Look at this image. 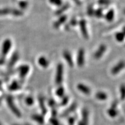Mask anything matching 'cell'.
<instances>
[{"mask_svg": "<svg viewBox=\"0 0 125 125\" xmlns=\"http://www.w3.org/2000/svg\"><path fill=\"white\" fill-rule=\"evenodd\" d=\"M23 12L21 9H12V8H4L0 9V16L12 15L16 17H20L23 15Z\"/></svg>", "mask_w": 125, "mask_h": 125, "instance_id": "cell-1", "label": "cell"}, {"mask_svg": "<svg viewBox=\"0 0 125 125\" xmlns=\"http://www.w3.org/2000/svg\"><path fill=\"white\" fill-rule=\"evenodd\" d=\"M64 67L62 63H59L57 65L55 76V82L57 85H60L63 80Z\"/></svg>", "mask_w": 125, "mask_h": 125, "instance_id": "cell-2", "label": "cell"}, {"mask_svg": "<svg viewBox=\"0 0 125 125\" xmlns=\"http://www.w3.org/2000/svg\"><path fill=\"white\" fill-rule=\"evenodd\" d=\"M76 64L79 67H82L85 64V51L83 48L78 50L76 55Z\"/></svg>", "mask_w": 125, "mask_h": 125, "instance_id": "cell-3", "label": "cell"}, {"mask_svg": "<svg viewBox=\"0 0 125 125\" xmlns=\"http://www.w3.org/2000/svg\"><path fill=\"white\" fill-rule=\"evenodd\" d=\"M12 46V41L10 39H6L4 41L2 45V49H1V53L2 57H5L10 52Z\"/></svg>", "mask_w": 125, "mask_h": 125, "instance_id": "cell-4", "label": "cell"}, {"mask_svg": "<svg viewBox=\"0 0 125 125\" xmlns=\"http://www.w3.org/2000/svg\"><path fill=\"white\" fill-rule=\"evenodd\" d=\"M78 24H79L81 34H82L83 37L85 40H88L89 38V32L87 29L86 21L83 19H82L79 20Z\"/></svg>", "mask_w": 125, "mask_h": 125, "instance_id": "cell-5", "label": "cell"}, {"mask_svg": "<svg viewBox=\"0 0 125 125\" xmlns=\"http://www.w3.org/2000/svg\"><path fill=\"white\" fill-rule=\"evenodd\" d=\"M7 100L8 104L9 107H10V108L11 109L12 111L13 112V113L15 114L16 116L19 117V118L21 117V112H20L19 109L16 107V106L15 104L13 103V98H12V97L11 96H9L7 97Z\"/></svg>", "mask_w": 125, "mask_h": 125, "instance_id": "cell-6", "label": "cell"}, {"mask_svg": "<svg viewBox=\"0 0 125 125\" xmlns=\"http://www.w3.org/2000/svg\"><path fill=\"white\" fill-rule=\"evenodd\" d=\"M107 49V46L105 44H104V43L101 44L94 53V58L96 60H98V59L101 58L105 53Z\"/></svg>", "mask_w": 125, "mask_h": 125, "instance_id": "cell-7", "label": "cell"}, {"mask_svg": "<svg viewBox=\"0 0 125 125\" xmlns=\"http://www.w3.org/2000/svg\"><path fill=\"white\" fill-rule=\"evenodd\" d=\"M30 70V66L29 65L22 64L20 65V66L18 67V70L20 78L24 79V78L27 75V74H29Z\"/></svg>", "mask_w": 125, "mask_h": 125, "instance_id": "cell-8", "label": "cell"}, {"mask_svg": "<svg viewBox=\"0 0 125 125\" xmlns=\"http://www.w3.org/2000/svg\"><path fill=\"white\" fill-rule=\"evenodd\" d=\"M125 62L123 60H121L116 65H115L111 69V73L113 75H117L118 73L124 69Z\"/></svg>", "mask_w": 125, "mask_h": 125, "instance_id": "cell-9", "label": "cell"}, {"mask_svg": "<svg viewBox=\"0 0 125 125\" xmlns=\"http://www.w3.org/2000/svg\"><path fill=\"white\" fill-rule=\"evenodd\" d=\"M62 56H63V58L64 59L65 62H67V63L70 67H74V60H73L71 53L69 51H67V50L64 51L63 53H62Z\"/></svg>", "mask_w": 125, "mask_h": 125, "instance_id": "cell-10", "label": "cell"}, {"mask_svg": "<svg viewBox=\"0 0 125 125\" xmlns=\"http://www.w3.org/2000/svg\"><path fill=\"white\" fill-rule=\"evenodd\" d=\"M67 20V16L66 15H62L60 16L59 18L55 21L53 24V28L55 29H58L61 26L64 24Z\"/></svg>", "mask_w": 125, "mask_h": 125, "instance_id": "cell-11", "label": "cell"}, {"mask_svg": "<svg viewBox=\"0 0 125 125\" xmlns=\"http://www.w3.org/2000/svg\"><path fill=\"white\" fill-rule=\"evenodd\" d=\"M19 59V54L18 52H15L12 54L10 60L9 61L8 63V67L9 68H12L15 65V64L18 62Z\"/></svg>", "mask_w": 125, "mask_h": 125, "instance_id": "cell-12", "label": "cell"}, {"mask_svg": "<svg viewBox=\"0 0 125 125\" xmlns=\"http://www.w3.org/2000/svg\"><path fill=\"white\" fill-rule=\"evenodd\" d=\"M76 88L79 91H80L86 95L90 94V93H91V89H90V87L83 83H78L76 86Z\"/></svg>", "mask_w": 125, "mask_h": 125, "instance_id": "cell-13", "label": "cell"}, {"mask_svg": "<svg viewBox=\"0 0 125 125\" xmlns=\"http://www.w3.org/2000/svg\"><path fill=\"white\" fill-rule=\"evenodd\" d=\"M38 63L40 66L43 68H46L49 66L50 62L46 57L41 56L38 59Z\"/></svg>", "mask_w": 125, "mask_h": 125, "instance_id": "cell-14", "label": "cell"}, {"mask_svg": "<svg viewBox=\"0 0 125 125\" xmlns=\"http://www.w3.org/2000/svg\"><path fill=\"white\" fill-rule=\"evenodd\" d=\"M105 20L108 22H111L115 18V11L113 9H111L104 15Z\"/></svg>", "mask_w": 125, "mask_h": 125, "instance_id": "cell-15", "label": "cell"}, {"mask_svg": "<svg viewBox=\"0 0 125 125\" xmlns=\"http://www.w3.org/2000/svg\"><path fill=\"white\" fill-rule=\"evenodd\" d=\"M70 5L67 3L63 5H62L61 7H60V8L57 9V10L55 12V15H57V16H60L62 15L64 12L66 11L67 9H68V8H70Z\"/></svg>", "mask_w": 125, "mask_h": 125, "instance_id": "cell-16", "label": "cell"}, {"mask_svg": "<svg viewBox=\"0 0 125 125\" xmlns=\"http://www.w3.org/2000/svg\"><path fill=\"white\" fill-rule=\"evenodd\" d=\"M95 97L97 99L101 101H104L106 100L108 98V95L107 93H105L104 92H97Z\"/></svg>", "mask_w": 125, "mask_h": 125, "instance_id": "cell-17", "label": "cell"}, {"mask_svg": "<svg viewBox=\"0 0 125 125\" xmlns=\"http://www.w3.org/2000/svg\"><path fill=\"white\" fill-rule=\"evenodd\" d=\"M21 88V85L19 83L18 81H14L12 82L10 86H9V89L11 91H15V90H17L20 89Z\"/></svg>", "mask_w": 125, "mask_h": 125, "instance_id": "cell-18", "label": "cell"}, {"mask_svg": "<svg viewBox=\"0 0 125 125\" xmlns=\"http://www.w3.org/2000/svg\"><path fill=\"white\" fill-rule=\"evenodd\" d=\"M32 119L36 122L40 123V124H43L44 123V119L42 115H38V114H34L31 116Z\"/></svg>", "mask_w": 125, "mask_h": 125, "instance_id": "cell-19", "label": "cell"}, {"mask_svg": "<svg viewBox=\"0 0 125 125\" xmlns=\"http://www.w3.org/2000/svg\"><path fill=\"white\" fill-rule=\"evenodd\" d=\"M82 119L81 121L83 122L86 125H87V124H88V122H89V112L87 111L86 109H83L82 112Z\"/></svg>", "mask_w": 125, "mask_h": 125, "instance_id": "cell-20", "label": "cell"}, {"mask_svg": "<svg viewBox=\"0 0 125 125\" xmlns=\"http://www.w3.org/2000/svg\"><path fill=\"white\" fill-rule=\"evenodd\" d=\"M107 113L108 115L111 118H115L118 115V111L116 109V108L111 107L110 108L108 109Z\"/></svg>", "mask_w": 125, "mask_h": 125, "instance_id": "cell-21", "label": "cell"}, {"mask_svg": "<svg viewBox=\"0 0 125 125\" xmlns=\"http://www.w3.org/2000/svg\"><path fill=\"white\" fill-rule=\"evenodd\" d=\"M115 38L117 41L119 42H122L125 40V33L124 31L118 32L115 34Z\"/></svg>", "mask_w": 125, "mask_h": 125, "instance_id": "cell-22", "label": "cell"}, {"mask_svg": "<svg viewBox=\"0 0 125 125\" xmlns=\"http://www.w3.org/2000/svg\"><path fill=\"white\" fill-rule=\"evenodd\" d=\"M94 16L98 19H100L102 18V17L104 16L103 8H97V9H94Z\"/></svg>", "mask_w": 125, "mask_h": 125, "instance_id": "cell-23", "label": "cell"}, {"mask_svg": "<svg viewBox=\"0 0 125 125\" xmlns=\"http://www.w3.org/2000/svg\"><path fill=\"white\" fill-rule=\"evenodd\" d=\"M76 104L74 103V104H72L71 107L68 108L67 109L63 114H62V116H67V115H68L70 114H71V112L74 111L75 109H76Z\"/></svg>", "mask_w": 125, "mask_h": 125, "instance_id": "cell-24", "label": "cell"}, {"mask_svg": "<svg viewBox=\"0 0 125 125\" xmlns=\"http://www.w3.org/2000/svg\"><path fill=\"white\" fill-rule=\"evenodd\" d=\"M64 92H65V90L64 89V87L62 86H59L58 88L57 89L56 91V94L57 96L59 97H63L64 94Z\"/></svg>", "mask_w": 125, "mask_h": 125, "instance_id": "cell-25", "label": "cell"}, {"mask_svg": "<svg viewBox=\"0 0 125 125\" xmlns=\"http://www.w3.org/2000/svg\"><path fill=\"white\" fill-rule=\"evenodd\" d=\"M49 2L51 4L57 7H60L62 5V0H49Z\"/></svg>", "mask_w": 125, "mask_h": 125, "instance_id": "cell-26", "label": "cell"}, {"mask_svg": "<svg viewBox=\"0 0 125 125\" xmlns=\"http://www.w3.org/2000/svg\"><path fill=\"white\" fill-rule=\"evenodd\" d=\"M110 3V0H98V4L102 7H108Z\"/></svg>", "mask_w": 125, "mask_h": 125, "instance_id": "cell-27", "label": "cell"}, {"mask_svg": "<svg viewBox=\"0 0 125 125\" xmlns=\"http://www.w3.org/2000/svg\"><path fill=\"white\" fill-rule=\"evenodd\" d=\"M25 103L29 106H31L33 105L34 103V100L33 97L30 96L26 97V99H25Z\"/></svg>", "mask_w": 125, "mask_h": 125, "instance_id": "cell-28", "label": "cell"}, {"mask_svg": "<svg viewBox=\"0 0 125 125\" xmlns=\"http://www.w3.org/2000/svg\"><path fill=\"white\" fill-rule=\"evenodd\" d=\"M94 9L93 5H90L87 7V15L89 16H94Z\"/></svg>", "mask_w": 125, "mask_h": 125, "instance_id": "cell-29", "label": "cell"}, {"mask_svg": "<svg viewBox=\"0 0 125 125\" xmlns=\"http://www.w3.org/2000/svg\"><path fill=\"white\" fill-rule=\"evenodd\" d=\"M28 5H29V3L26 1H20L19 2V6L21 9L27 8Z\"/></svg>", "mask_w": 125, "mask_h": 125, "instance_id": "cell-30", "label": "cell"}, {"mask_svg": "<svg viewBox=\"0 0 125 125\" xmlns=\"http://www.w3.org/2000/svg\"><path fill=\"white\" fill-rule=\"evenodd\" d=\"M50 123L52 125H61L58 120L54 118H52L50 119Z\"/></svg>", "mask_w": 125, "mask_h": 125, "instance_id": "cell-31", "label": "cell"}, {"mask_svg": "<svg viewBox=\"0 0 125 125\" xmlns=\"http://www.w3.org/2000/svg\"><path fill=\"white\" fill-rule=\"evenodd\" d=\"M120 92H121V99L123 100L125 98V89L124 85H122L121 86V88H120Z\"/></svg>", "mask_w": 125, "mask_h": 125, "instance_id": "cell-32", "label": "cell"}, {"mask_svg": "<svg viewBox=\"0 0 125 125\" xmlns=\"http://www.w3.org/2000/svg\"><path fill=\"white\" fill-rule=\"evenodd\" d=\"M78 24V22L75 18H73L70 20L69 25L71 26H76Z\"/></svg>", "mask_w": 125, "mask_h": 125, "instance_id": "cell-33", "label": "cell"}, {"mask_svg": "<svg viewBox=\"0 0 125 125\" xmlns=\"http://www.w3.org/2000/svg\"><path fill=\"white\" fill-rule=\"evenodd\" d=\"M68 100H69V98H68V97L67 96L64 97L63 98H62V103H61L62 105H66V104L68 102Z\"/></svg>", "mask_w": 125, "mask_h": 125, "instance_id": "cell-34", "label": "cell"}, {"mask_svg": "<svg viewBox=\"0 0 125 125\" xmlns=\"http://www.w3.org/2000/svg\"><path fill=\"white\" fill-rule=\"evenodd\" d=\"M75 122V118L74 117H70L68 120V123L69 125H74Z\"/></svg>", "mask_w": 125, "mask_h": 125, "instance_id": "cell-35", "label": "cell"}, {"mask_svg": "<svg viewBox=\"0 0 125 125\" xmlns=\"http://www.w3.org/2000/svg\"><path fill=\"white\" fill-rule=\"evenodd\" d=\"M43 102H44V101H43V99H42V98H40V104L41 108L42 110L43 111V113H45L44 111L45 110V105H44V104H43Z\"/></svg>", "mask_w": 125, "mask_h": 125, "instance_id": "cell-36", "label": "cell"}, {"mask_svg": "<svg viewBox=\"0 0 125 125\" xmlns=\"http://www.w3.org/2000/svg\"><path fill=\"white\" fill-rule=\"evenodd\" d=\"M5 63V59L4 57H0V65H4Z\"/></svg>", "mask_w": 125, "mask_h": 125, "instance_id": "cell-37", "label": "cell"}, {"mask_svg": "<svg viewBox=\"0 0 125 125\" xmlns=\"http://www.w3.org/2000/svg\"><path fill=\"white\" fill-rule=\"evenodd\" d=\"M73 1H74V2L78 5H81L80 0H73Z\"/></svg>", "mask_w": 125, "mask_h": 125, "instance_id": "cell-38", "label": "cell"}, {"mask_svg": "<svg viewBox=\"0 0 125 125\" xmlns=\"http://www.w3.org/2000/svg\"><path fill=\"white\" fill-rule=\"evenodd\" d=\"M78 125H86L85 123L83 122H82V121H79V122H78Z\"/></svg>", "mask_w": 125, "mask_h": 125, "instance_id": "cell-39", "label": "cell"}, {"mask_svg": "<svg viewBox=\"0 0 125 125\" xmlns=\"http://www.w3.org/2000/svg\"></svg>", "mask_w": 125, "mask_h": 125, "instance_id": "cell-40", "label": "cell"}]
</instances>
